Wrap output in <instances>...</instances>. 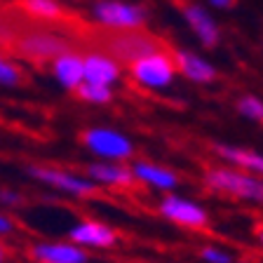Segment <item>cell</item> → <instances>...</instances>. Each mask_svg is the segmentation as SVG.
<instances>
[{
  "mask_svg": "<svg viewBox=\"0 0 263 263\" xmlns=\"http://www.w3.org/2000/svg\"><path fill=\"white\" fill-rule=\"evenodd\" d=\"M129 170H132L134 181H139V183H143V186H148V188H153V191L174 193V188L179 186V176H176L172 170L162 167V164L139 160V162L132 164Z\"/></svg>",
  "mask_w": 263,
  "mask_h": 263,
  "instance_id": "9c48e42d",
  "label": "cell"
},
{
  "mask_svg": "<svg viewBox=\"0 0 263 263\" xmlns=\"http://www.w3.org/2000/svg\"><path fill=\"white\" fill-rule=\"evenodd\" d=\"M35 263H87V249L73 245L71 240H43L31 247Z\"/></svg>",
  "mask_w": 263,
  "mask_h": 263,
  "instance_id": "52a82bcc",
  "label": "cell"
},
{
  "mask_svg": "<svg viewBox=\"0 0 263 263\" xmlns=\"http://www.w3.org/2000/svg\"><path fill=\"white\" fill-rule=\"evenodd\" d=\"M82 143L87 146L89 153H94L97 158L106 160V162H125L132 158L134 146L132 141L118 129L110 127H92L82 134Z\"/></svg>",
  "mask_w": 263,
  "mask_h": 263,
  "instance_id": "3957f363",
  "label": "cell"
},
{
  "mask_svg": "<svg viewBox=\"0 0 263 263\" xmlns=\"http://www.w3.org/2000/svg\"><path fill=\"white\" fill-rule=\"evenodd\" d=\"M82 71H85V82L106 85V87H110L120 78V66L106 54H87L82 59Z\"/></svg>",
  "mask_w": 263,
  "mask_h": 263,
  "instance_id": "5bb4252c",
  "label": "cell"
},
{
  "mask_svg": "<svg viewBox=\"0 0 263 263\" xmlns=\"http://www.w3.org/2000/svg\"><path fill=\"white\" fill-rule=\"evenodd\" d=\"M78 97L89 101V104H106V101H110L113 92H110V87H106V85L80 82V85H78Z\"/></svg>",
  "mask_w": 263,
  "mask_h": 263,
  "instance_id": "d6986e66",
  "label": "cell"
},
{
  "mask_svg": "<svg viewBox=\"0 0 263 263\" xmlns=\"http://www.w3.org/2000/svg\"><path fill=\"white\" fill-rule=\"evenodd\" d=\"M24 7L28 14H33L35 19H45V22H52L61 14V5L57 0H24Z\"/></svg>",
  "mask_w": 263,
  "mask_h": 263,
  "instance_id": "ac0fdd59",
  "label": "cell"
},
{
  "mask_svg": "<svg viewBox=\"0 0 263 263\" xmlns=\"http://www.w3.org/2000/svg\"><path fill=\"white\" fill-rule=\"evenodd\" d=\"M0 263H5V249H3V245H0Z\"/></svg>",
  "mask_w": 263,
  "mask_h": 263,
  "instance_id": "484cf974",
  "label": "cell"
},
{
  "mask_svg": "<svg viewBox=\"0 0 263 263\" xmlns=\"http://www.w3.org/2000/svg\"><path fill=\"white\" fill-rule=\"evenodd\" d=\"M19 49L28 59H38V61H45V59H54L59 57L61 52H66V43L54 35V33H45V31H33V33H26L19 38Z\"/></svg>",
  "mask_w": 263,
  "mask_h": 263,
  "instance_id": "30bf717a",
  "label": "cell"
},
{
  "mask_svg": "<svg viewBox=\"0 0 263 263\" xmlns=\"http://www.w3.org/2000/svg\"><path fill=\"white\" fill-rule=\"evenodd\" d=\"M176 64H179L181 73L193 82H209V80H214V76H216L212 64H207L202 57L193 54V52H186V49L176 52Z\"/></svg>",
  "mask_w": 263,
  "mask_h": 263,
  "instance_id": "2e32d148",
  "label": "cell"
},
{
  "mask_svg": "<svg viewBox=\"0 0 263 263\" xmlns=\"http://www.w3.org/2000/svg\"><path fill=\"white\" fill-rule=\"evenodd\" d=\"M19 80H22L19 68L10 59H5V57L0 54V85L3 87H14V85H19Z\"/></svg>",
  "mask_w": 263,
  "mask_h": 263,
  "instance_id": "7402d4cb",
  "label": "cell"
},
{
  "mask_svg": "<svg viewBox=\"0 0 263 263\" xmlns=\"http://www.w3.org/2000/svg\"><path fill=\"white\" fill-rule=\"evenodd\" d=\"M200 261L202 263H235V254L221 245H204L200 249Z\"/></svg>",
  "mask_w": 263,
  "mask_h": 263,
  "instance_id": "ffe728a7",
  "label": "cell"
},
{
  "mask_svg": "<svg viewBox=\"0 0 263 263\" xmlns=\"http://www.w3.org/2000/svg\"><path fill=\"white\" fill-rule=\"evenodd\" d=\"M14 233V219L7 216L5 212H0V237H7Z\"/></svg>",
  "mask_w": 263,
  "mask_h": 263,
  "instance_id": "cb8c5ba5",
  "label": "cell"
},
{
  "mask_svg": "<svg viewBox=\"0 0 263 263\" xmlns=\"http://www.w3.org/2000/svg\"><path fill=\"white\" fill-rule=\"evenodd\" d=\"M52 73L57 82L66 89H78L80 82H85V71H82V57L73 52H61L52 59Z\"/></svg>",
  "mask_w": 263,
  "mask_h": 263,
  "instance_id": "4fadbf2b",
  "label": "cell"
},
{
  "mask_svg": "<svg viewBox=\"0 0 263 263\" xmlns=\"http://www.w3.org/2000/svg\"><path fill=\"white\" fill-rule=\"evenodd\" d=\"M214 153L223 158L228 162V167L242 170L247 174H254L258 179H263V155L249 148H237V146H228V143H214Z\"/></svg>",
  "mask_w": 263,
  "mask_h": 263,
  "instance_id": "7c38bea8",
  "label": "cell"
},
{
  "mask_svg": "<svg viewBox=\"0 0 263 263\" xmlns=\"http://www.w3.org/2000/svg\"><path fill=\"white\" fill-rule=\"evenodd\" d=\"M258 245H261V247H263V228H261V230H258Z\"/></svg>",
  "mask_w": 263,
  "mask_h": 263,
  "instance_id": "4316f807",
  "label": "cell"
},
{
  "mask_svg": "<svg viewBox=\"0 0 263 263\" xmlns=\"http://www.w3.org/2000/svg\"><path fill=\"white\" fill-rule=\"evenodd\" d=\"M237 108H240V113L245 115V118H249V120L263 122V101H261V99L252 97V94H247V97L240 99Z\"/></svg>",
  "mask_w": 263,
  "mask_h": 263,
  "instance_id": "44dd1931",
  "label": "cell"
},
{
  "mask_svg": "<svg viewBox=\"0 0 263 263\" xmlns=\"http://www.w3.org/2000/svg\"><path fill=\"white\" fill-rule=\"evenodd\" d=\"M204 183L214 193H223V195L237 197L242 202L263 207V179L254 174H247L235 167H214V170H207Z\"/></svg>",
  "mask_w": 263,
  "mask_h": 263,
  "instance_id": "6da1fadb",
  "label": "cell"
},
{
  "mask_svg": "<svg viewBox=\"0 0 263 263\" xmlns=\"http://www.w3.org/2000/svg\"><path fill=\"white\" fill-rule=\"evenodd\" d=\"M68 240L73 245L82 247V249H99V252H106V249H115L120 245V235L113 226L104 223V221L97 219H82L78 223H73L68 228Z\"/></svg>",
  "mask_w": 263,
  "mask_h": 263,
  "instance_id": "5b68a950",
  "label": "cell"
},
{
  "mask_svg": "<svg viewBox=\"0 0 263 263\" xmlns=\"http://www.w3.org/2000/svg\"><path fill=\"white\" fill-rule=\"evenodd\" d=\"M28 176L35 179L38 183L47 188L64 193V195H73V197H92L97 195L99 186L92 183L85 174H73L68 170H59V167H40V164H31L28 167Z\"/></svg>",
  "mask_w": 263,
  "mask_h": 263,
  "instance_id": "7a4b0ae2",
  "label": "cell"
},
{
  "mask_svg": "<svg viewBox=\"0 0 263 263\" xmlns=\"http://www.w3.org/2000/svg\"><path fill=\"white\" fill-rule=\"evenodd\" d=\"M183 14H186L191 28L195 31V35L200 38V43L207 45V47L216 45V40H219V28H216L212 16L207 14V10H202L200 5H188L186 10H183Z\"/></svg>",
  "mask_w": 263,
  "mask_h": 263,
  "instance_id": "9a60e30c",
  "label": "cell"
},
{
  "mask_svg": "<svg viewBox=\"0 0 263 263\" xmlns=\"http://www.w3.org/2000/svg\"><path fill=\"white\" fill-rule=\"evenodd\" d=\"M94 16H97V22L106 24V26L137 28L143 24L146 12L137 5H127V3H118V0H104L94 7Z\"/></svg>",
  "mask_w": 263,
  "mask_h": 263,
  "instance_id": "ba28073f",
  "label": "cell"
},
{
  "mask_svg": "<svg viewBox=\"0 0 263 263\" xmlns=\"http://www.w3.org/2000/svg\"><path fill=\"white\" fill-rule=\"evenodd\" d=\"M22 202H24L22 193L12 191V188H0V204L3 207H19Z\"/></svg>",
  "mask_w": 263,
  "mask_h": 263,
  "instance_id": "603a6c76",
  "label": "cell"
},
{
  "mask_svg": "<svg viewBox=\"0 0 263 263\" xmlns=\"http://www.w3.org/2000/svg\"><path fill=\"white\" fill-rule=\"evenodd\" d=\"M87 176L92 183L97 186H106V188H129L134 183V176H132V170L122 162H94L87 167Z\"/></svg>",
  "mask_w": 263,
  "mask_h": 263,
  "instance_id": "8fae6325",
  "label": "cell"
},
{
  "mask_svg": "<svg viewBox=\"0 0 263 263\" xmlns=\"http://www.w3.org/2000/svg\"><path fill=\"white\" fill-rule=\"evenodd\" d=\"M113 52L120 57V59L137 61L146 54H153L155 45L148 38H143V35H122V38H118L113 43Z\"/></svg>",
  "mask_w": 263,
  "mask_h": 263,
  "instance_id": "e0dca14e",
  "label": "cell"
},
{
  "mask_svg": "<svg viewBox=\"0 0 263 263\" xmlns=\"http://www.w3.org/2000/svg\"><path fill=\"white\" fill-rule=\"evenodd\" d=\"M209 3H212L214 7H221V10H226V7H230L233 3H235V0H209Z\"/></svg>",
  "mask_w": 263,
  "mask_h": 263,
  "instance_id": "d4e9b609",
  "label": "cell"
},
{
  "mask_svg": "<svg viewBox=\"0 0 263 263\" xmlns=\"http://www.w3.org/2000/svg\"><path fill=\"white\" fill-rule=\"evenodd\" d=\"M132 76L143 87L162 89L170 87L172 80H174V64L162 52H153V54H146L141 59L132 61Z\"/></svg>",
  "mask_w": 263,
  "mask_h": 263,
  "instance_id": "8992f818",
  "label": "cell"
},
{
  "mask_svg": "<svg viewBox=\"0 0 263 263\" xmlns=\"http://www.w3.org/2000/svg\"><path fill=\"white\" fill-rule=\"evenodd\" d=\"M158 212L162 219H167L170 223H176L181 228L188 230H202L209 226V214L195 200L181 197L176 193H167L158 202Z\"/></svg>",
  "mask_w": 263,
  "mask_h": 263,
  "instance_id": "277c9868",
  "label": "cell"
}]
</instances>
